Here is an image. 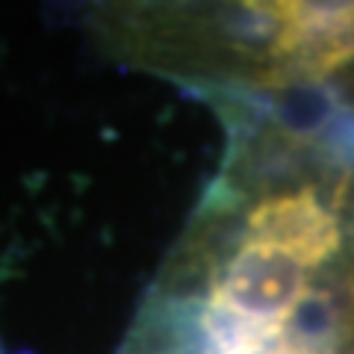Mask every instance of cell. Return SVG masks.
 <instances>
[{"mask_svg": "<svg viewBox=\"0 0 354 354\" xmlns=\"http://www.w3.org/2000/svg\"><path fill=\"white\" fill-rule=\"evenodd\" d=\"M346 186H274L239 209L195 304L189 354H269L304 319L346 245Z\"/></svg>", "mask_w": 354, "mask_h": 354, "instance_id": "cell-1", "label": "cell"}]
</instances>
